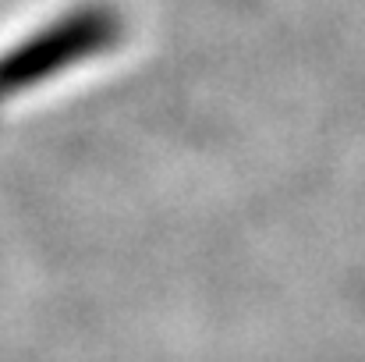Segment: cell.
<instances>
[{
  "instance_id": "cell-1",
  "label": "cell",
  "mask_w": 365,
  "mask_h": 362,
  "mask_svg": "<svg viewBox=\"0 0 365 362\" xmlns=\"http://www.w3.org/2000/svg\"><path fill=\"white\" fill-rule=\"evenodd\" d=\"M118 32L121 21L107 7H78L75 14L57 18L43 32L0 54V104L86 57L103 54L107 46H114Z\"/></svg>"
}]
</instances>
